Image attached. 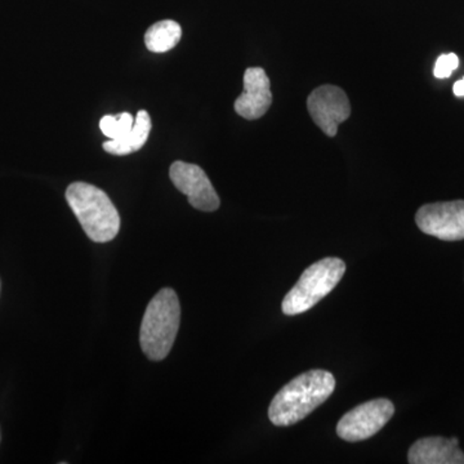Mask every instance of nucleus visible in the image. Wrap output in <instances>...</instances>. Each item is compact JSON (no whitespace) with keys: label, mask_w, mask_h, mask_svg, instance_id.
Returning a JSON list of instances; mask_svg holds the SVG:
<instances>
[{"label":"nucleus","mask_w":464,"mask_h":464,"mask_svg":"<svg viewBox=\"0 0 464 464\" xmlns=\"http://www.w3.org/2000/svg\"><path fill=\"white\" fill-rule=\"evenodd\" d=\"M334 390L332 373L322 369L308 371L276 393L268 408V418L275 426H293L323 405Z\"/></svg>","instance_id":"f257e3e1"},{"label":"nucleus","mask_w":464,"mask_h":464,"mask_svg":"<svg viewBox=\"0 0 464 464\" xmlns=\"http://www.w3.org/2000/svg\"><path fill=\"white\" fill-rule=\"evenodd\" d=\"M66 200L85 234L94 243L115 239L121 228V216L105 191L85 182L67 188Z\"/></svg>","instance_id":"f03ea898"},{"label":"nucleus","mask_w":464,"mask_h":464,"mask_svg":"<svg viewBox=\"0 0 464 464\" xmlns=\"http://www.w3.org/2000/svg\"><path fill=\"white\" fill-rule=\"evenodd\" d=\"M181 320V307L173 289H161L150 302L143 315L140 343L152 362L166 359L172 350Z\"/></svg>","instance_id":"7ed1b4c3"},{"label":"nucleus","mask_w":464,"mask_h":464,"mask_svg":"<svg viewBox=\"0 0 464 464\" xmlns=\"http://www.w3.org/2000/svg\"><path fill=\"white\" fill-rule=\"evenodd\" d=\"M344 273L346 264L341 258H324L311 265L284 298V315L295 316L311 310L323 298L331 295Z\"/></svg>","instance_id":"20e7f679"},{"label":"nucleus","mask_w":464,"mask_h":464,"mask_svg":"<svg viewBox=\"0 0 464 464\" xmlns=\"http://www.w3.org/2000/svg\"><path fill=\"white\" fill-rule=\"evenodd\" d=\"M395 406L387 399H375L356 406L341 418L337 435L348 442L364 441L373 438L390 422Z\"/></svg>","instance_id":"39448f33"},{"label":"nucleus","mask_w":464,"mask_h":464,"mask_svg":"<svg viewBox=\"0 0 464 464\" xmlns=\"http://www.w3.org/2000/svg\"><path fill=\"white\" fill-rule=\"evenodd\" d=\"M420 230L444 241L464 240V200L426 204L415 215Z\"/></svg>","instance_id":"423d86ee"},{"label":"nucleus","mask_w":464,"mask_h":464,"mask_svg":"<svg viewBox=\"0 0 464 464\" xmlns=\"http://www.w3.org/2000/svg\"><path fill=\"white\" fill-rule=\"evenodd\" d=\"M307 109L317 127L329 137H334L338 125L351 115L347 94L335 85H322L314 90L308 96Z\"/></svg>","instance_id":"0eeeda50"},{"label":"nucleus","mask_w":464,"mask_h":464,"mask_svg":"<svg viewBox=\"0 0 464 464\" xmlns=\"http://www.w3.org/2000/svg\"><path fill=\"white\" fill-rule=\"evenodd\" d=\"M170 179L182 194L188 198V203L201 212H215L218 209L219 197L212 182L199 166L176 161L170 166Z\"/></svg>","instance_id":"6e6552de"},{"label":"nucleus","mask_w":464,"mask_h":464,"mask_svg":"<svg viewBox=\"0 0 464 464\" xmlns=\"http://www.w3.org/2000/svg\"><path fill=\"white\" fill-rule=\"evenodd\" d=\"M271 103L270 79L262 67H249L244 74V92L235 101V111L246 121H257L268 111Z\"/></svg>","instance_id":"1a4fd4ad"},{"label":"nucleus","mask_w":464,"mask_h":464,"mask_svg":"<svg viewBox=\"0 0 464 464\" xmlns=\"http://www.w3.org/2000/svg\"><path fill=\"white\" fill-rule=\"evenodd\" d=\"M411 464H464V453L458 439L424 438L415 441L409 449Z\"/></svg>","instance_id":"9d476101"},{"label":"nucleus","mask_w":464,"mask_h":464,"mask_svg":"<svg viewBox=\"0 0 464 464\" xmlns=\"http://www.w3.org/2000/svg\"><path fill=\"white\" fill-rule=\"evenodd\" d=\"M151 118H150L149 112L141 110L134 118L133 128L130 133L125 134L121 139L109 140L103 143V150L109 154L118 155V157L133 154L145 146L150 132H151Z\"/></svg>","instance_id":"9b49d317"},{"label":"nucleus","mask_w":464,"mask_h":464,"mask_svg":"<svg viewBox=\"0 0 464 464\" xmlns=\"http://www.w3.org/2000/svg\"><path fill=\"white\" fill-rule=\"evenodd\" d=\"M182 29L179 24L172 20L159 21L150 26L145 34V44L150 52L166 53L173 50L181 41Z\"/></svg>","instance_id":"f8f14e48"},{"label":"nucleus","mask_w":464,"mask_h":464,"mask_svg":"<svg viewBox=\"0 0 464 464\" xmlns=\"http://www.w3.org/2000/svg\"><path fill=\"white\" fill-rule=\"evenodd\" d=\"M134 124L133 116L130 112H123L119 115H105L100 121V128L102 133L109 140H118L130 133Z\"/></svg>","instance_id":"ddd939ff"},{"label":"nucleus","mask_w":464,"mask_h":464,"mask_svg":"<svg viewBox=\"0 0 464 464\" xmlns=\"http://www.w3.org/2000/svg\"><path fill=\"white\" fill-rule=\"evenodd\" d=\"M458 66H459V58H458L456 53L441 54L438 61H436L433 74L438 79L450 78V75L453 74V72H456Z\"/></svg>","instance_id":"4468645a"},{"label":"nucleus","mask_w":464,"mask_h":464,"mask_svg":"<svg viewBox=\"0 0 464 464\" xmlns=\"http://www.w3.org/2000/svg\"><path fill=\"white\" fill-rule=\"evenodd\" d=\"M453 92L457 97H464V78L460 79V81H458L457 83L454 84Z\"/></svg>","instance_id":"2eb2a0df"}]
</instances>
